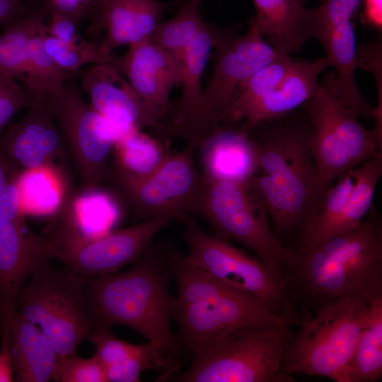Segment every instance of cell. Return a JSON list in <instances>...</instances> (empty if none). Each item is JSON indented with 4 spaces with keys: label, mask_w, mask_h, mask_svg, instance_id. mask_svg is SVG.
I'll return each mask as SVG.
<instances>
[{
    "label": "cell",
    "mask_w": 382,
    "mask_h": 382,
    "mask_svg": "<svg viewBox=\"0 0 382 382\" xmlns=\"http://www.w3.org/2000/svg\"><path fill=\"white\" fill-rule=\"evenodd\" d=\"M178 294L173 303L175 335L183 352L190 357L211 340L240 326L267 327L295 311L273 314L256 296L229 286L188 262L178 248L166 242Z\"/></svg>",
    "instance_id": "3957f363"
},
{
    "label": "cell",
    "mask_w": 382,
    "mask_h": 382,
    "mask_svg": "<svg viewBox=\"0 0 382 382\" xmlns=\"http://www.w3.org/2000/svg\"><path fill=\"white\" fill-rule=\"evenodd\" d=\"M326 190L313 216L297 236L296 247L306 250L338 234L355 183L354 168L337 178Z\"/></svg>",
    "instance_id": "83f0119b"
},
{
    "label": "cell",
    "mask_w": 382,
    "mask_h": 382,
    "mask_svg": "<svg viewBox=\"0 0 382 382\" xmlns=\"http://www.w3.org/2000/svg\"><path fill=\"white\" fill-rule=\"evenodd\" d=\"M321 1V0H320Z\"/></svg>",
    "instance_id": "816d5d0a"
},
{
    "label": "cell",
    "mask_w": 382,
    "mask_h": 382,
    "mask_svg": "<svg viewBox=\"0 0 382 382\" xmlns=\"http://www.w3.org/2000/svg\"><path fill=\"white\" fill-rule=\"evenodd\" d=\"M181 1L96 0L88 13L95 26L105 32L100 48L112 54L121 46L147 39L165 11Z\"/></svg>",
    "instance_id": "7402d4cb"
},
{
    "label": "cell",
    "mask_w": 382,
    "mask_h": 382,
    "mask_svg": "<svg viewBox=\"0 0 382 382\" xmlns=\"http://www.w3.org/2000/svg\"><path fill=\"white\" fill-rule=\"evenodd\" d=\"M128 270L87 278L84 302L93 329L125 325L181 363L183 349L171 330L173 279L166 241L152 243Z\"/></svg>",
    "instance_id": "7a4b0ae2"
},
{
    "label": "cell",
    "mask_w": 382,
    "mask_h": 382,
    "mask_svg": "<svg viewBox=\"0 0 382 382\" xmlns=\"http://www.w3.org/2000/svg\"><path fill=\"white\" fill-rule=\"evenodd\" d=\"M203 175L216 180L245 182L253 178L257 165L248 137L236 129L223 128L200 147Z\"/></svg>",
    "instance_id": "4316f807"
},
{
    "label": "cell",
    "mask_w": 382,
    "mask_h": 382,
    "mask_svg": "<svg viewBox=\"0 0 382 382\" xmlns=\"http://www.w3.org/2000/svg\"><path fill=\"white\" fill-rule=\"evenodd\" d=\"M15 80L0 75V130L17 112L37 105Z\"/></svg>",
    "instance_id": "ab89813d"
},
{
    "label": "cell",
    "mask_w": 382,
    "mask_h": 382,
    "mask_svg": "<svg viewBox=\"0 0 382 382\" xmlns=\"http://www.w3.org/2000/svg\"><path fill=\"white\" fill-rule=\"evenodd\" d=\"M185 212L202 218L215 236L239 242L282 274L292 262L294 249L275 237L267 206L253 178L237 183L216 180L202 174Z\"/></svg>",
    "instance_id": "8992f818"
},
{
    "label": "cell",
    "mask_w": 382,
    "mask_h": 382,
    "mask_svg": "<svg viewBox=\"0 0 382 382\" xmlns=\"http://www.w3.org/2000/svg\"><path fill=\"white\" fill-rule=\"evenodd\" d=\"M112 149L115 154L112 163L137 178H145L154 172L170 155L159 141L141 129L117 140Z\"/></svg>",
    "instance_id": "1f68e13d"
},
{
    "label": "cell",
    "mask_w": 382,
    "mask_h": 382,
    "mask_svg": "<svg viewBox=\"0 0 382 382\" xmlns=\"http://www.w3.org/2000/svg\"><path fill=\"white\" fill-rule=\"evenodd\" d=\"M76 76L46 103L76 170L81 190H92L105 180L114 138L105 119L83 100Z\"/></svg>",
    "instance_id": "30bf717a"
},
{
    "label": "cell",
    "mask_w": 382,
    "mask_h": 382,
    "mask_svg": "<svg viewBox=\"0 0 382 382\" xmlns=\"http://www.w3.org/2000/svg\"><path fill=\"white\" fill-rule=\"evenodd\" d=\"M51 12L62 13L78 23L96 0H47Z\"/></svg>",
    "instance_id": "ee69618b"
},
{
    "label": "cell",
    "mask_w": 382,
    "mask_h": 382,
    "mask_svg": "<svg viewBox=\"0 0 382 382\" xmlns=\"http://www.w3.org/2000/svg\"><path fill=\"white\" fill-rule=\"evenodd\" d=\"M184 226L188 248L185 258L233 288L259 299L274 315L285 314L290 299L284 275L229 241L202 230L186 212L176 217Z\"/></svg>",
    "instance_id": "9c48e42d"
},
{
    "label": "cell",
    "mask_w": 382,
    "mask_h": 382,
    "mask_svg": "<svg viewBox=\"0 0 382 382\" xmlns=\"http://www.w3.org/2000/svg\"><path fill=\"white\" fill-rule=\"evenodd\" d=\"M87 340L94 345V355L105 369L127 360L139 345L118 338L108 328L93 329Z\"/></svg>",
    "instance_id": "f35d334b"
},
{
    "label": "cell",
    "mask_w": 382,
    "mask_h": 382,
    "mask_svg": "<svg viewBox=\"0 0 382 382\" xmlns=\"http://www.w3.org/2000/svg\"><path fill=\"white\" fill-rule=\"evenodd\" d=\"M110 62L140 98L146 127L161 134L172 107L169 100L170 92L180 83L179 62L148 38L129 45L123 55L112 54Z\"/></svg>",
    "instance_id": "9a60e30c"
},
{
    "label": "cell",
    "mask_w": 382,
    "mask_h": 382,
    "mask_svg": "<svg viewBox=\"0 0 382 382\" xmlns=\"http://www.w3.org/2000/svg\"><path fill=\"white\" fill-rule=\"evenodd\" d=\"M53 259L46 239L33 231L21 216L0 227V349L9 353L10 332L16 304L34 272Z\"/></svg>",
    "instance_id": "2e32d148"
},
{
    "label": "cell",
    "mask_w": 382,
    "mask_h": 382,
    "mask_svg": "<svg viewBox=\"0 0 382 382\" xmlns=\"http://www.w3.org/2000/svg\"><path fill=\"white\" fill-rule=\"evenodd\" d=\"M317 246L341 264L363 299L382 301V220L374 205L359 226Z\"/></svg>",
    "instance_id": "d6986e66"
},
{
    "label": "cell",
    "mask_w": 382,
    "mask_h": 382,
    "mask_svg": "<svg viewBox=\"0 0 382 382\" xmlns=\"http://www.w3.org/2000/svg\"></svg>",
    "instance_id": "f907efd6"
},
{
    "label": "cell",
    "mask_w": 382,
    "mask_h": 382,
    "mask_svg": "<svg viewBox=\"0 0 382 382\" xmlns=\"http://www.w3.org/2000/svg\"><path fill=\"white\" fill-rule=\"evenodd\" d=\"M318 41L324 47L326 57L334 67L335 83L337 93L359 117L374 118V128L382 131V115L376 107L363 97L357 84V37L354 21H349L328 30Z\"/></svg>",
    "instance_id": "d4e9b609"
},
{
    "label": "cell",
    "mask_w": 382,
    "mask_h": 382,
    "mask_svg": "<svg viewBox=\"0 0 382 382\" xmlns=\"http://www.w3.org/2000/svg\"><path fill=\"white\" fill-rule=\"evenodd\" d=\"M359 10L361 25L382 34V0H361Z\"/></svg>",
    "instance_id": "f6af8a7d"
},
{
    "label": "cell",
    "mask_w": 382,
    "mask_h": 382,
    "mask_svg": "<svg viewBox=\"0 0 382 382\" xmlns=\"http://www.w3.org/2000/svg\"><path fill=\"white\" fill-rule=\"evenodd\" d=\"M42 42L49 56L59 66L75 74L83 66L110 62L112 54L104 52L98 43L93 42L82 47L67 45L47 34L46 29L42 35Z\"/></svg>",
    "instance_id": "d590c367"
},
{
    "label": "cell",
    "mask_w": 382,
    "mask_h": 382,
    "mask_svg": "<svg viewBox=\"0 0 382 382\" xmlns=\"http://www.w3.org/2000/svg\"><path fill=\"white\" fill-rule=\"evenodd\" d=\"M307 0H253L255 16L248 26L255 28L281 55L299 52L313 39L311 8Z\"/></svg>",
    "instance_id": "cb8c5ba5"
},
{
    "label": "cell",
    "mask_w": 382,
    "mask_h": 382,
    "mask_svg": "<svg viewBox=\"0 0 382 382\" xmlns=\"http://www.w3.org/2000/svg\"><path fill=\"white\" fill-rule=\"evenodd\" d=\"M14 381L10 354L0 350V382Z\"/></svg>",
    "instance_id": "c3c4849f"
},
{
    "label": "cell",
    "mask_w": 382,
    "mask_h": 382,
    "mask_svg": "<svg viewBox=\"0 0 382 382\" xmlns=\"http://www.w3.org/2000/svg\"><path fill=\"white\" fill-rule=\"evenodd\" d=\"M282 274L295 306L310 312L347 296L362 298L341 264L319 246L294 249L292 262Z\"/></svg>",
    "instance_id": "ac0fdd59"
},
{
    "label": "cell",
    "mask_w": 382,
    "mask_h": 382,
    "mask_svg": "<svg viewBox=\"0 0 382 382\" xmlns=\"http://www.w3.org/2000/svg\"><path fill=\"white\" fill-rule=\"evenodd\" d=\"M294 62L295 59L290 56L281 55L241 83L230 108L221 122V125L226 129H233L238 117L245 110L282 82Z\"/></svg>",
    "instance_id": "d6a6232c"
},
{
    "label": "cell",
    "mask_w": 382,
    "mask_h": 382,
    "mask_svg": "<svg viewBox=\"0 0 382 382\" xmlns=\"http://www.w3.org/2000/svg\"><path fill=\"white\" fill-rule=\"evenodd\" d=\"M53 381L108 382L106 369L94 354L83 359L76 353L59 358Z\"/></svg>",
    "instance_id": "74e56055"
},
{
    "label": "cell",
    "mask_w": 382,
    "mask_h": 382,
    "mask_svg": "<svg viewBox=\"0 0 382 382\" xmlns=\"http://www.w3.org/2000/svg\"><path fill=\"white\" fill-rule=\"evenodd\" d=\"M23 216L21 213L19 198L14 180L0 193V227Z\"/></svg>",
    "instance_id": "7bdbcfd3"
},
{
    "label": "cell",
    "mask_w": 382,
    "mask_h": 382,
    "mask_svg": "<svg viewBox=\"0 0 382 382\" xmlns=\"http://www.w3.org/2000/svg\"><path fill=\"white\" fill-rule=\"evenodd\" d=\"M203 0H182L175 16L160 22L148 39L178 60L187 47L203 29L200 6Z\"/></svg>",
    "instance_id": "836d02e7"
},
{
    "label": "cell",
    "mask_w": 382,
    "mask_h": 382,
    "mask_svg": "<svg viewBox=\"0 0 382 382\" xmlns=\"http://www.w3.org/2000/svg\"><path fill=\"white\" fill-rule=\"evenodd\" d=\"M19 172L0 149V193L9 183L14 180Z\"/></svg>",
    "instance_id": "7dc6e473"
},
{
    "label": "cell",
    "mask_w": 382,
    "mask_h": 382,
    "mask_svg": "<svg viewBox=\"0 0 382 382\" xmlns=\"http://www.w3.org/2000/svg\"><path fill=\"white\" fill-rule=\"evenodd\" d=\"M1 332H2V327H1V318H0V338L1 336Z\"/></svg>",
    "instance_id": "681fc988"
},
{
    "label": "cell",
    "mask_w": 382,
    "mask_h": 382,
    "mask_svg": "<svg viewBox=\"0 0 382 382\" xmlns=\"http://www.w3.org/2000/svg\"><path fill=\"white\" fill-rule=\"evenodd\" d=\"M330 66L326 56L312 61L295 59L282 82L245 110L233 129L247 134L258 122L284 115L300 108L317 92L320 85L319 75Z\"/></svg>",
    "instance_id": "603a6c76"
},
{
    "label": "cell",
    "mask_w": 382,
    "mask_h": 382,
    "mask_svg": "<svg viewBox=\"0 0 382 382\" xmlns=\"http://www.w3.org/2000/svg\"><path fill=\"white\" fill-rule=\"evenodd\" d=\"M14 183L23 216H52L62 207L68 194L69 180L48 167L21 170Z\"/></svg>",
    "instance_id": "f1b7e54d"
},
{
    "label": "cell",
    "mask_w": 382,
    "mask_h": 382,
    "mask_svg": "<svg viewBox=\"0 0 382 382\" xmlns=\"http://www.w3.org/2000/svg\"><path fill=\"white\" fill-rule=\"evenodd\" d=\"M301 108L310 125L309 146L325 183L373 158H382V134L367 129L340 98L335 73L325 74L317 92Z\"/></svg>",
    "instance_id": "52a82bcc"
},
{
    "label": "cell",
    "mask_w": 382,
    "mask_h": 382,
    "mask_svg": "<svg viewBox=\"0 0 382 382\" xmlns=\"http://www.w3.org/2000/svg\"><path fill=\"white\" fill-rule=\"evenodd\" d=\"M91 105L108 122L114 143L146 127L143 104L126 79L109 62L88 65L77 73Z\"/></svg>",
    "instance_id": "44dd1931"
},
{
    "label": "cell",
    "mask_w": 382,
    "mask_h": 382,
    "mask_svg": "<svg viewBox=\"0 0 382 382\" xmlns=\"http://www.w3.org/2000/svg\"><path fill=\"white\" fill-rule=\"evenodd\" d=\"M9 352L14 381H53L59 357L40 328L16 312L11 326Z\"/></svg>",
    "instance_id": "484cf974"
},
{
    "label": "cell",
    "mask_w": 382,
    "mask_h": 382,
    "mask_svg": "<svg viewBox=\"0 0 382 382\" xmlns=\"http://www.w3.org/2000/svg\"><path fill=\"white\" fill-rule=\"evenodd\" d=\"M44 11L25 15L6 27L0 34V75L14 79L23 78L32 38L45 25Z\"/></svg>",
    "instance_id": "4dcf8cb0"
},
{
    "label": "cell",
    "mask_w": 382,
    "mask_h": 382,
    "mask_svg": "<svg viewBox=\"0 0 382 382\" xmlns=\"http://www.w3.org/2000/svg\"><path fill=\"white\" fill-rule=\"evenodd\" d=\"M86 280L50 262L34 272L18 297L16 313L40 328L59 358L76 354L93 330L84 302Z\"/></svg>",
    "instance_id": "ba28073f"
},
{
    "label": "cell",
    "mask_w": 382,
    "mask_h": 382,
    "mask_svg": "<svg viewBox=\"0 0 382 382\" xmlns=\"http://www.w3.org/2000/svg\"><path fill=\"white\" fill-rule=\"evenodd\" d=\"M382 376V303L360 334L349 361L345 382H375Z\"/></svg>",
    "instance_id": "e575fe53"
},
{
    "label": "cell",
    "mask_w": 382,
    "mask_h": 382,
    "mask_svg": "<svg viewBox=\"0 0 382 382\" xmlns=\"http://www.w3.org/2000/svg\"><path fill=\"white\" fill-rule=\"evenodd\" d=\"M299 314L267 327L240 326L202 346L191 364L170 379L177 382H293L282 372Z\"/></svg>",
    "instance_id": "277c9868"
},
{
    "label": "cell",
    "mask_w": 382,
    "mask_h": 382,
    "mask_svg": "<svg viewBox=\"0 0 382 382\" xmlns=\"http://www.w3.org/2000/svg\"><path fill=\"white\" fill-rule=\"evenodd\" d=\"M361 0H321L311 9L313 38L319 40L330 28L354 21Z\"/></svg>",
    "instance_id": "8d00e7d4"
},
{
    "label": "cell",
    "mask_w": 382,
    "mask_h": 382,
    "mask_svg": "<svg viewBox=\"0 0 382 382\" xmlns=\"http://www.w3.org/2000/svg\"><path fill=\"white\" fill-rule=\"evenodd\" d=\"M362 69L371 73L378 88V105L379 114L382 115V35L374 41L361 43L357 49V69Z\"/></svg>",
    "instance_id": "60d3db41"
},
{
    "label": "cell",
    "mask_w": 382,
    "mask_h": 382,
    "mask_svg": "<svg viewBox=\"0 0 382 382\" xmlns=\"http://www.w3.org/2000/svg\"><path fill=\"white\" fill-rule=\"evenodd\" d=\"M0 149L20 171L48 167L68 180L70 156L46 102L28 108L23 118L8 127L0 137Z\"/></svg>",
    "instance_id": "e0dca14e"
},
{
    "label": "cell",
    "mask_w": 382,
    "mask_h": 382,
    "mask_svg": "<svg viewBox=\"0 0 382 382\" xmlns=\"http://www.w3.org/2000/svg\"><path fill=\"white\" fill-rule=\"evenodd\" d=\"M120 216L121 207L116 197L99 187L68 192L41 234L54 253L59 248L108 233Z\"/></svg>",
    "instance_id": "ffe728a7"
},
{
    "label": "cell",
    "mask_w": 382,
    "mask_h": 382,
    "mask_svg": "<svg viewBox=\"0 0 382 382\" xmlns=\"http://www.w3.org/2000/svg\"><path fill=\"white\" fill-rule=\"evenodd\" d=\"M26 8L21 0H0V25L8 26L23 18Z\"/></svg>",
    "instance_id": "bcb514c9"
},
{
    "label": "cell",
    "mask_w": 382,
    "mask_h": 382,
    "mask_svg": "<svg viewBox=\"0 0 382 382\" xmlns=\"http://www.w3.org/2000/svg\"><path fill=\"white\" fill-rule=\"evenodd\" d=\"M223 30L224 28L206 23L177 60L181 73V95L175 106L171 107L161 136L178 137L199 148L223 129L210 117L202 86L203 71L214 43Z\"/></svg>",
    "instance_id": "4fadbf2b"
},
{
    "label": "cell",
    "mask_w": 382,
    "mask_h": 382,
    "mask_svg": "<svg viewBox=\"0 0 382 382\" xmlns=\"http://www.w3.org/2000/svg\"><path fill=\"white\" fill-rule=\"evenodd\" d=\"M309 122L300 107L258 122L247 134L256 158L253 180L280 243L283 237L298 236L331 185L318 171L309 146Z\"/></svg>",
    "instance_id": "6da1fadb"
},
{
    "label": "cell",
    "mask_w": 382,
    "mask_h": 382,
    "mask_svg": "<svg viewBox=\"0 0 382 382\" xmlns=\"http://www.w3.org/2000/svg\"><path fill=\"white\" fill-rule=\"evenodd\" d=\"M197 147L187 144L171 154L154 172L142 178L132 177L114 163L108 165V180L133 214L145 220L165 212H185L202 179L196 168Z\"/></svg>",
    "instance_id": "8fae6325"
},
{
    "label": "cell",
    "mask_w": 382,
    "mask_h": 382,
    "mask_svg": "<svg viewBox=\"0 0 382 382\" xmlns=\"http://www.w3.org/2000/svg\"><path fill=\"white\" fill-rule=\"evenodd\" d=\"M46 26L30 40L25 72L21 79L35 105L59 93L66 83L77 75L59 66L46 52L42 42Z\"/></svg>",
    "instance_id": "f546056e"
},
{
    "label": "cell",
    "mask_w": 382,
    "mask_h": 382,
    "mask_svg": "<svg viewBox=\"0 0 382 382\" xmlns=\"http://www.w3.org/2000/svg\"><path fill=\"white\" fill-rule=\"evenodd\" d=\"M46 32L67 45L80 47L87 42L79 34L77 23L57 12H51V19L47 24Z\"/></svg>",
    "instance_id": "b9f144b4"
},
{
    "label": "cell",
    "mask_w": 382,
    "mask_h": 382,
    "mask_svg": "<svg viewBox=\"0 0 382 382\" xmlns=\"http://www.w3.org/2000/svg\"><path fill=\"white\" fill-rule=\"evenodd\" d=\"M212 50V71L204 96L210 117L221 125L241 83L281 54L250 27L241 36L237 27L225 28Z\"/></svg>",
    "instance_id": "7c38bea8"
},
{
    "label": "cell",
    "mask_w": 382,
    "mask_h": 382,
    "mask_svg": "<svg viewBox=\"0 0 382 382\" xmlns=\"http://www.w3.org/2000/svg\"><path fill=\"white\" fill-rule=\"evenodd\" d=\"M176 216L173 212L160 214L99 238L59 248L53 259L86 279L116 272L137 262L156 235Z\"/></svg>",
    "instance_id": "5bb4252c"
},
{
    "label": "cell",
    "mask_w": 382,
    "mask_h": 382,
    "mask_svg": "<svg viewBox=\"0 0 382 382\" xmlns=\"http://www.w3.org/2000/svg\"><path fill=\"white\" fill-rule=\"evenodd\" d=\"M374 303L352 296L313 312L301 309L299 327L283 358L282 372L325 376L345 382V375L361 332L371 320Z\"/></svg>",
    "instance_id": "5b68a950"
}]
</instances>
